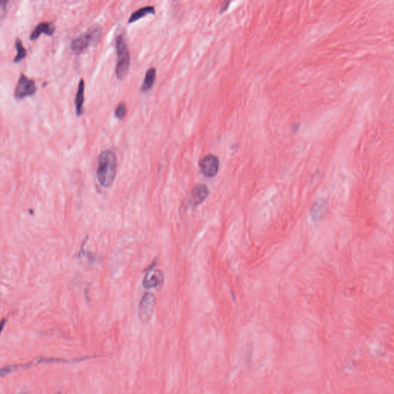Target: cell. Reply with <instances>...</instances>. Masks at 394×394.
<instances>
[{"instance_id": "cell-14", "label": "cell", "mask_w": 394, "mask_h": 394, "mask_svg": "<svg viewBox=\"0 0 394 394\" xmlns=\"http://www.w3.org/2000/svg\"><path fill=\"white\" fill-rule=\"evenodd\" d=\"M15 46H16V48L17 54H16V57H15L14 60H13V62H20L23 59L25 58L26 56H27V50H26L25 48L23 46V42H22L20 38H17V39H16Z\"/></svg>"}, {"instance_id": "cell-8", "label": "cell", "mask_w": 394, "mask_h": 394, "mask_svg": "<svg viewBox=\"0 0 394 394\" xmlns=\"http://www.w3.org/2000/svg\"><path fill=\"white\" fill-rule=\"evenodd\" d=\"M164 281V275L162 271L157 268H150L143 278V285L145 288H155L161 286Z\"/></svg>"}, {"instance_id": "cell-15", "label": "cell", "mask_w": 394, "mask_h": 394, "mask_svg": "<svg viewBox=\"0 0 394 394\" xmlns=\"http://www.w3.org/2000/svg\"><path fill=\"white\" fill-rule=\"evenodd\" d=\"M126 104L124 103H120V104L117 106V108H116L115 110V117H117V119H121L124 118V117L126 116Z\"/></svg>"}, {"instance_id": "cell-10", "label": "cell", "mask_w": 394, "mask_h": 394, "mask_svg": "<svg viewBox=\"0 0 394 394\" xmlns=\"http://www.w3.org/2000/svg\"><path fill=\"white\" fill-rule=\"evenodd\" d=\"M56 27L53 23L50 22H43L38 24L30 35L31 40H35L39 37L42 33L47 35H53L55 32Z\"/></svg>"}, {"instance_id": "cell-6", "label": "cell", "mask_w": 394, "mask_h": 394, "mask_svg": "<svg viewBox=\"0 0 394 394\" xmlns=\"http://www.w3.org/2000/svg\"><path fill=\"white\" fill-rule=\"evenodd\" d=\"M36 91V87L33 80L27 78L25 75L22 74L18 80L17 85L15 90V96L17 99L30 96L34 95Z\"/></svg>"}, {"instance_id": "cell-12", "label": "cell", "mask_w": 394, "mask_h": 394, "mask_svg": "<svg viewBox=\"0 0 394 394\" xmlns=\"http://www.w3.org/2000/svg\"><path fill=\"white\" fill-rule=\"evenodd\" d=\"M156 69L154 67L150 68L146 73L145 79L141 87L142 92H147L153 87L156 80Z\"/></svg>"}, {"instance_id": "cell-17", "label": "cell", "mask_w": 394, "mask_h": 394, "mask_svg": "<svg viewBox=\"0 0 394 394\" xmlns=\"http://www.w3.org/2000/svg\"><path fill=\"white\" fill-rule=\"evenodd\" d=\"M57 394H61V393H58Z\"/></svg>"}, {"instance_id": "cell-11", "label": "cell", "mask_w": 394, "mask_h": 394, "mask_svg": "<svg viewBox=\"0 0 394 394\" xmlns=\"http://www.w3.org/2000/svg\"><path fill=\"white\" fill-rule=\"evenodd\" d=\"M84 91H85V83L82 79L79 83L78 90L76 92L75 106H76V114L79 117L83 113V104H84Z\"/></svg>"}, {"instance_id": "cell-4", "label": "cell", "mask_w": 394, "mask_h": 394, "mask_svg": "<svg viewBox=\"0 0 394 394\" xmlns=\"http://www.w3.org/2000/svg\"><path fill=\"white\" fill-rule=\"evenodd\" d=\"M92 357H83L81 358H77V359L70 360H62V359H56V358H46V357H39L36 359L32 361V362L29 363L28 364H24V365H9V366H5V367L0 369V377H4L5 375L9 374V373H14V372L19 370V369H24V368L30 367V366H34V365H38L40 364H50V363H76L80 362V361H86V360L91 359Z\"/></svg>"}, {"instance_id": "cell-13", "label": "cell", "mask_w": 394, "mask_h": 394, "mask_svg": "<svg viewBox=\"0 0 394 394\" xmlns=\"http://www.w3.org/2000/svg\"><path fill=\"white\" fill-rule=\"evenodd\" d=\"M155 12H156L155 8L152 5H147V6L140 8L131 14L129 19V23H134L147 15L155 14Z\"/></svg>"}, {"instance_id": "cell-3", "label": "cell", "mask_w": 394, "mask_h": 394, "mask_svg": "<svg viewBox=\"0 0 394 394\" xmlns=\"http://www.w3.org/2000/svg\"><path fill=\"white\" fill-rule=\"evenodd\" d=\"M117 48V62L116 65V75L119 80H122L126 77L129 72L130 57L126 41L122 35H118L116 39Z\"/></svg>"}, {"instance_id": "cell-5", "label": "cell", "mask_w": 394, "mask_h": 394, "mask_svg": "<svg viewBox=\"0 0 394 394\" xmlns=\"http://www.w3.org/2000/svg\"><path fill=\"white\" fill-rule=\"evenodd\" d=\"M156 298L151 293H146L142 297L138 308V316L143 324H148L153 316Z\"/></svg>"}, {"instance_id": "cell-1", "label": "cell", "mask_w": 394, "mask_h": 394, "mask_svg": "<svg viewBox=\"0 0 394 394\" xmlns=\"http://www.w3.org/2000/svg\"><path fill=\"white\" fill-rule=\"evenodd\" d=\"M117 159L111 151H104L99 154L96 176L99 184L103 187L112 186L117 175Z\"/></svg>"}, {"instance_id": "cell-7", "label": "cell", "mask_w": 394, "mask_h": 394, "mask_svg": "<svg viewBox=\"0 0 394 394\" xmlns=\"http://www.w3.org/2000/svg\"><path fill=\"white\" fill-rule=\"evenodd\" d=\"M199 166L202 174L205 177H214L219 171V160L215 155L209 154L200 159Z\"/></svg>"}, {"instance_id": "cell-9", "label": "cell", "mask_w": 394, "mask_h": 394, "mask_svg": "<svg viewBox=\"0 0 394 394\" xmlns=\"http://www.w3.org/2000/svg\"><path fill=\"white\" fill-rule=\"evenodd\" d=\"M210 194V189L205 184H196L191 191L189 204L193 207H197L205 201Z\"/></svg>"}, {"instance_id": "cell-16", "label": "cell", "mask_w": 394, "mask_h": 394, "mask_svg": "<svg viewBox=\"0 0 394 394\" xmlns=\"http://www.w3.org/2000/svg\"><path fill=\"white\" fill-rule=\"evenodd\" d=\"M6 321H7V320H5V319H3V320L0 321V335H1L2 331H3L4 327H5V324H6Z\"/></svg>"}, {"instance_id": "cell-2", "label": "cell", "mask_w": 394, "mask_h": 394, "mask_svg": "<svg viewBox=\"0 0 394 394\" xmlns=\"http://www.w3.org/2000/svg\"><path fill=\"white\" fill-rule=\"evenodd\" d=\"M103 30L100 26L93 25L85 33L75 38L71 43V49L76 53L84 51L89 46H95L100 42Z\"/></svg>"}]
</instances>
